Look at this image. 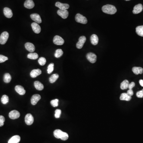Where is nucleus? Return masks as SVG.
<instances>
[{
  "mask_svg": "<svg viewBox=\"0 0 143 143\" xmlns=\"http://www.w3.org/2000/svg\"><path fill=\"white\" fill-rule=\"evenodd\" d=\"M5 118L3 116H0V127L3 126L4 124Z\"/></svg>",
  "mask_w": 143,
  "mask_h": 143,
  "instance_id": "58836bf2",
  "label": "nucleus"
},
{
  "mask_svg": "<svg viewBox=\"0 0 143 143\" xmlns=\"http://www.w3.org/2000/svg\"><path fill=\"white\" fill-rule=\"evenodd\" d=\"M61 111L59 109H57L55 111V116L56 118H59L61 116Z\"/></svg>",
  "mask_w": 143,
  "mask_h": 143,
  "instance_id": "c9c22d12",
  "label": "nucleus"
},
{
  "mask_svg": "<svg viewBox=\"0 0 143 143\" xmlns=\"http://www.w3.org/2000/svg\"><path fill=\"white\" fill-rule=\"evenodd\" d=\"M58 99H55L54 100H52L51 101V105L53 107H57L58 106Z\"/></svg>",
  "mask_w": 143,
  "mask_h": 143,
  "instance_id": "f704fd0d",
  "label": "nucleus"
},
{
  "mask_svg": "<svg viewBox=\"0 0 143 143\" xmlns=\"http://www.w3.org/2000/svg\"><path fill=\"white\" fill-rule=\"evenodd\" d=\"M136 32L139 36L143 37V26L137 27L136 28Z\"/></svg>",
  "mask_w": 143,
  "mask_h": 143,
  "instance_id": "bb28decb",
  "label": "nucleus"
},
{
  "mask_svg": "<svg viewBox=\"0 0 143 143\" xmlns=\"http://www.w3.org/2000/svg\"><path fill=\"white\" fill-rule=\"evenodd\" d=\"M3 12L4 15L6 18H10L12 17L13 13L12 10L10 8L5 7L4 8Z\"/></svg>",
  "mask_w": 143,
  "mask_h": 143,
  "instance_id": "f8f14e48",
  "label": "nucleus"
},
{
  "mask_svg": "<svg viewBox=\"0 0 143 143\" xmlns=\"http://www.w3.org/2000/svg\"><path fill=\"white\" fill-rule=\"evenodd\" d=\"M31 27L34 33H39L41 31V28L38 24L36 22H33L31 24Z\"/></svg>",
  "mask_w": 143,
  "mask_h": 143,
  "instance_id": "ddd939ff",
  "label": "nucleus"
},
{
  "mask_svg": "<svg viewBox=\"0 0 143 143\" xmlns=\"http://www.w3.org/2000/svg\"><path fill=\"white\" fill-rule=\"evenodd\" d=\"M9 37V33L7 31H4L1 34L0 36V43L4 45L7 42Z\"/></svg>",
  "mask_w": 143,
  "mask_h": 143,
  "instance_id": "7ed1b4c3",
  "label": "nucleus"
},
{
  "mask_svg": "<svg viewBox=\"0 0 143 143\" xmlns=\"http://www.w3.org/2000/svg\"><path fill=\"white\" fill-rule=\"evenodd\" d=\"M27 58L31 59H37L38 58V55L37 53H30L28 54L27 56Z\"/></svg>",
  "mask_w": 143,
  "mask_h": 143,
  "instance_id": "c756f323",
  "label": "nucleus"
},
{
  "mask_svg": "<svg viewBox=\"0 0 143 143\" xmlns=\"http://www.w3.org/2000/svg\"><path fill=\"white\" fill-rule=\"evenodd\" d=\"M59 77V75L57 74H52L49 79V80L51 83H54L56 82Z\"/></svg>",
  "mask_w": 143,
  "mask_h": 143,
  "instance_id": "cd10ccee",
  "label": "nucleus"
},
{
  "mask_svg": "<svg viewBox=\"0 0 143 143\" xmlns=\"http://www.w3.org/2000/svg\"><path fill=\"white\" fill-rule=\"evenodd\" d=\"M24 6L28 9H32L34 7L35 4L33 0H26L24 2Z\"/></svg>",
  "mask_w": 143,
  "mask_h": 143,
  "instance_id": "dca6fc26",
  "label": "nucleus"
},
{
  "mask_svg": "<svg viewBox=\"0 0 143 143\" xmlns=\"http://www.w3.org/2000/svg\"><path fill=\"white\" fill-rule=\"evenodd\" d=\"M75 20L76 22L82 24H87V20L86 17L80 14H77L75 16Z\"/></svg>",
  "mask_w": 143,
  "mask_h": 143,
  "instance_id": "f03ea898",
  "label": "nucleus"
},
{
  "mask_svg": "<svg viewBox=\"0 0 143 143\" xmlns=\"http://www.w3.org/2000/svg\"><path fill=\"white\" fill-rule=\"evenodd\" d=\"M132 71L136 75H138L143 73V68L140 67H133L132 68Z\"/></svg>",
  "mask_w": 143,
  "mask_h": 143,
  "instance_id": "412c9836",
  "label": "nucleus"
},
{
  "mask_svg": "<svg viewBox=\"0 0 143 143\" xmlns=\"http://www.w3.org/2000/svg\"><path fill=\"white\" fill-rule=\"evenodd\" d=\"M15 91L20 95H24L26 93V90L22 86H16L15 87Z\"/></svg>",
  "mask_w": 143,
  "mask_h": 143,
  "instance_id": "a211bd4d",
  "label": "nucleus"
},
{
  "mask_svg": "<svg viewBox=\"0 0 143 143\" xmlns=\"http://www.w3.org/2000/svg\"><path fill=\"white\" fill-rule=\"evenodd\" d=\"M1 101L2 104H6L9 101V97L7 95H4L2 96V97L1 98Z\"/></svg>",
  "mask_w": 143,
  "mask_h": 143,
  "instance_id": "2f4dec72",
  "label": "nucleus"
},
{
  "mask_svg": "<svg viewBox=\"0 0 143 143\" xmlns=\"http://www.w3.org/2000/svg\"><path fill=\"white\" fill-rule=\"evenodd\" d=\"M38 62L40 65L44 66L46 62V60L44 57H41L38 60Z\"/></svg>",
  "mask_w": 143,
  "mask_h": 143,
  "instance_id": "72a5a7b5",
  "label": "nucleus"
},
{
  "mask_svg": "<svg viewBox=\"0 0 143 143\" xmlns=\"http://www.w3.org/2000/svg\"><path fill=\"white\" fill-rule=\"evenodd\" d=\"M64 132L59 129L55 130L54 132V135L57 139H61L63 136Z\"/></svg>",
  "mask_w": 143,
  "mask_h": 143,
  "instance_id": "4be33fe9",
  "label": "nucleus"
},
{
  "mask_svg": "<svg viewBox=\"0 0 143 143\" xmlns=\"http://www.w3.org/2000/svg\"><path fill=\"white\" fill-rule=\"evenodd\" d=\"M41 98V97L39 94H35L32 96L31 98V103L32 105H35L39 101Z\"/></svg>",
  "mask_w": 143,
  "mask_h": 143,
  "instance_id": "9b49d317",
  "label": "nucleus"
},
{
  "mask_svg": "<svg viewBox=\"0 0 143 143\" xmlns=\"http://www.w3.org/2000/svg\"><path fill=\"white\" fill-rule=\"evenodd\" d=\"M42 72L40 69H34L32 70L30 73V76L31 77L35 78L40 75L41 74Z\"/></svg>",
  "mask_w": 143,
  "mask_h": 143,
  "instance_id": "6ab92c4d",
  "label": "nucleus"
},
{
  "mask_svg": "<svg viewBox=\"0 0 143 143\" xmlns=\"http://www.w3.org/2000/svg\"><path fill=\"white\" fill-rule=\"evenodd\" d=\"M8 60V58L5 56L0 55V63H2Z\"/></svg>",
  "mask_w": 143,
  "mask_h": 143,
  "instance_id": "e433bc0d",
  "label": "nucleus"
},
{
  "mask_svg": "<svg viewBox=\"0 0 143 143\" xmlns=\"http://www.w3.org/2000/svg\"><path fill=\"white\" fill-rule=\"evenodd\" d=\"M20 141V137L18 135L13 136L9 140L8 143H18Z\"/></svg>",
  "mask_w": 143,
  "mask_h": 143,
  "instance_id": "aec40b11",
  "label": "nucleus"
},
{
  "mask_svg": "<svg viewBox=\"0 0 143 143\" xmlns=\"http://www.w3.org/2000/svg\"><path fill=\"white\" fill-rule=\"evenodd\" d=\"M57 14L63 19H66L68 18L69 13L67 10H58Z\"/></svg>",
  "mask_w": 143,
  "mask_h": 143,
  "instance_id": "0eeeda50",
  "label": "nucleus"
},
{
  "mask_svg": "<svg viewBox=\"0 0 143 143\" xmlns=\"http://www.w3.org/2000/svg\"><path fill=\"white\" fill-rule=\"evenodd\" d=\"M54 64L53 63H51L49 64L47 68V73L49 74H50L54 70Z\"/></svg>",
  "mask_w": 143,
  "mask_h": 143,
  "instance_id": "473e14b6",
  "label": "nucleus"
},
{
  "mask_svg": "<svg viewBox=\"0 0 143 143\" xmlns=\"http://www.w3.org/2000/svg\"><path fill=\"white\" fill-rule=\"evenodd\" d=\"M11 80V76L9 73H6L4 76V81L6 83H8Z\"/></svg>",
  "mask_w": 143,
  "mask_h": 143,
  "instance_id": "c85d7f7f",
  "label": "nucleus"
},
{
  "mask_svg": "<svg viewBox=\"0 0 143 143\" xmlns=\"http://www.w3.org/2000/svg\"><path fill=\"white\" fill-rule=\"evenodd\" d=\"M25 48L26 50L30 52H34L35 50V47L33 44L32 43L27 42L25 45Z\"/></svg>",
  "mask_w": 143,
  "mask_h": 143,
  "instance_id": "f3484780",
  "label": "nucleus"
},
{
  "mask_svg": "<svg viewBox=\"0 0 143 143\" xmlns=\"http://www.w3.org/2000/svg\"><path fill=\"white\" fill-rule=\"evenodd\" d=\"M9 117L11 119H17L20 117V113L16 110H13L10 112Z\"/></svg>",
  "mask_w": 143,
  "mask_h": 143,
  "instance_id": "1a4fd4ad",
  "label": "nucleus"
},
{
  "mask_svg": "<svg viewBox=\"0 0 143 143\" xmlns=\"http://www.w3.org/2000/svg\"><path fill=\"white\" fill-rule=\"evenodd\" d=\"M34 84L35 87L38 90H42L44 88L43 85L39 81H37L35 82Z\"/></svg>",
  "mask_w": 143,
  "mask_h": 143,
  "instance_id": "393cba45",
  "label": "nucleus"
},
{
  "mask_svg": "<svg viewBox=\"0 0 143 143\" xmlns=\"http://www.w3.org/2000/svg\"><path fill=\"white\" fill-rule=\"evenodd\" d=\"M90 40L93 45H97L99 41V38L96 35L93 34L91 36Z\"/></svg>",
  "mask_w": 143,
  "mask_h": 143,
  "instance_id": "5701e85b",
  "label": "nucleus"
},
{
  "mask_svg": "<svg viewBox=\"0 0 143 143\" xmlns=\"http://www.w3.org/2000/svg\"><path fill=\"white\" fill-rule=\"evenodd\" d=\"M25 121L27 125H31L34 121V118L33 116L31 114H26L25 117Z\"/></svg>",
  "mask_w": 143,
  "mask_h": 143,
  "instance_id": "6e6552de",
  "label": "nucleus"
},
{
  "mask_svg": "<svg viewBox=\"0 0 143 143\" xmlns=\"http://www.w3.org/2000/svg\"><path fill=\"white\" fill-rule=\"evenodd\" d=\"M132 99L131 96H130L128 95L127 93H123L120 95V100L123 101H129Z\"/></svg>",
  "mask_w": 143,
  "mask_h": 143,
  "instance_id": "b1692460",
  "label": "nucleus"
},
{
  "mask_svg": "<svg viewBox=\"0 0 143 143\" xmlns=\"http://www.w3.org/2000/svg\"><path fill=\"white\" fill-rule=\"evenodd\" d=\"M127 94L128 95L130 96H132L133 95V91L132 89H129L128 90V91L127 92Z\"/></svg>",
  "mask_w": 143,
  "mask_h": 143,
  "instance_id": "79ce46f5",
  "label": "nucleus"
},
{
  "mask_svg": "<svg viewBox=\"0 0 143 143\" xmlns=\"http://www.w3.org/2000/svg\"><path fill=\"white\" fill-rule=\"evenodd\" d=\"M55 6L61 10H67L70 7L69 5L68 4L62 3L59 2H56Z\"/></svg>",
  "mask_w": 143,
  "mask_h": 143,
  "instance_id": "2eb2a0df",
  "label": "nucleus"
},
{
  "mask_svg": "<svg viewBox=\"0 0 143 143\" xmlns=\"http://www.w3.org/2000/svg\"><path fill=\"white\" fill-rule=\"evenodd\" d=\"M68 138V133H66V132H64L63 136H62V138H61V139L62 140L65 141Z\"/></svg>",
  "mask_w": 143,
  "mask_h": 143,
  "instance_id": "4c0bfd02",
  "label": "nucleus"
},
{
  "mask_svg": "<svg viewBox=\"0 0 143 143\" xmlns=\"http://www.w3.org/2000/svg\"><path fill=\"white\" fill-rule=\"evenodd\" d=\"M139 83L142 87H143V80H139Z\"/></svg>",
  "mask_w": 143,
  "mask_h": 143,
  "instance_id": "37998d69",
  "label": "nucleus"
},
{
  "mask_svg": "<svg viewBox=\"0 0 143 143\" xmlns=\"http://www.w3.org/2000/svg\"><path fill=\"white\" fill-rule=\"evenodd\" d=\"M102 12L108 14H114L116 13L117 8L112 5H107L102 6Z\"/></svg>",
  "mask_w": 143,
  "mask_h": 143,
  "instance_id": "f257e3e1",
  "label": "nucleus"
},
{
  "mask_svg": "<svg viewBox=\"0 0 143 143\" xmlns=\"http://www.w3.org/2000/svg\"><path fill=\"white\" fill-rule=\"evenodd\" d=\"M135 86V83L134 82H132L130 83H129L128 86L129 89H132V88L134 87Z\"/></svg>",
  "mask_w": 143,
  "mask_h": 143,
  "instance_id": "a19ab883",
  "label": "nucleus"
},
{
  "mask_svg": "<svg viewBox=\"0 0 143 143\" xmlns=\"http://www.w3.org/2000/svg\"><path fill=\"white\" fill-rule=\"evenodd\" d=\"M30 17L32 20L37 24H40L42 22L41 19L39 14H33L30 15Z\"/></svg>",
  "mask_w": 143,
  "mask_h": 143,
  "instance_id": "9d476101",
  "label": "nucleus"
},
{
  "mask_svg": "<svg viewBox=\"0 0 143 143\" xmlns=\"http://www.w3.org/2000/svg\"><path fill=\"white\" fill-rule=\"evenodd\" d=\"M143 7L142 5L141 4H138L135 6L133 8V10L132 12L134 14H138L140 13L141 12H142V11L143 10Z\"/></svg>",
  "mask_w": 143,
  "mask_h": 143,
  "instance_id": "4468645a",
  "label": "nucleus"
},
{
  "mask_svg": "<svg viewBox=\"0 0 143 143\" xmlns=\"http://www.w3.org/2000/svg\"><path fill=\"white\" fill-rule=\"evenodd\" d=\"M86 58L91 63H95L97 60V56L92 52H89L86 55Z\"/></svg>",
  "mask_w": 143,
  "mask_h": 143,
  "instance_id": "39448f33",
  "label": "nucleus"
},
{
  "mask_svg": "<svg viewBox=\"0 0 143 143\" xmlns=\"http://www.w3.org/2000/svg\"><path fill=\"white\" fill-rule=\"evenodd\" d=\"M54 44L56 45H62L64 43V40L60 36H55L53 40Z\"/></svg>",
  "mask_w": 143,
  "mask_h": 143,
  "instance_id": "20e7f679",
  "label": "nucleus"
},
{
  "mask_svg": "<svg viewBox=\"0 0 143 143\" xmlns=\"http://www.w3.org/2000/svg\"><path fill=\"white\" fill-rule=\"evenodd\" d=\"M129 82L127 80H125L120 84V88L123 90L127 89L128 87Z\"/></svg>",
  "mask_w": 143,
  "mask_h": 143,
  "instance_id": "a878e982",
  "label": "nucleus"
},
{
  "mask_svg": "<svg viewBox=\"0 0 143 143\" xmlns=\"http://www.w3.org/2000/svg\"><path fill=\"white\" fill-rule=\"evenodd\" d=\"M126 0V1H129V0Z\"/></svg>",
  "mask_w": 143,
  "mask_h": 143,
  "instance_id": "c03bdc74",
  "label": "nucleus"
},
{
  "mask_svg": "<svg viewBox=\"0 0 143 143\" xmlns=\"http://www.w3.org/2000/svg\"><path fill=\"white\" fill-rule=\"evenodd\" d=\"M63 52L61 49H58L56 50L55 54V57L56 58H59L62 55Z\"/></svg>",
  "mask_w": 143,
  "mask_h": 143,
  "instance_id": "7c9ffc66",
  "label": "nucleus"
},
{
  "mask_svg": "<svg viewBox=\"0 0 143 143\" xmlns=\"http://www.w3.org/2000/svg\"><path fill=\"white\" fill-rule=\"evenodd\" d=\"M86 38L84 36H82L79 39V41L76 44V47L77 49H81L83 47V45L86 42Z\"/></svg>",
  "mask_w": 143,
  "mask_h": 143,
  "instance_id": "423d86ee",
  "label": "nucleus"
},
{
  "mask_svg": "<svg viewBox=\"0 0 143 143\" xmlns=\"http://www.w3.org/2000/svg\"><path fill=\"white\" fill-rule=\"evenodd\" d=\"M136 96L138 98L143 97V89L141 91L137 92L136 93Z\"/></svg>",
  "mask_w": 143,
  "mask_h": 143,
  "instance_id": "ea45409f",
  "label": "nucleus"
}]
</instances>
